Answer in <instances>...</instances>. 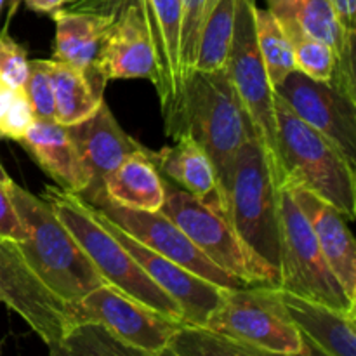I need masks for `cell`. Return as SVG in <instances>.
<instances>
[{
	"label": "cell",
	"mask_w": 356,
	"mask_h": 356,
	"mask_svg": "<svg viewBox=\"0 0 356 356\" xmlns=\"http://www.w3.org/2000/svg\"><path fill=\"white\" fill-rule=\"evenodd\" d=\"M183 131L207 153L218 183L222 209L242 146L256 136L226 68L216 72L191 70L184 82Z\"/></svg>",
	"instance_id": "cell-1"
},
{
	"label": "cell",
	"mask_w": 356,
	"mask_h": 356,
	"mask_svg": "<svg viewBox=\"0 0 356 356\" xmlns=\"http://www.w3.org/2000/svg\"><path fill=\"white\" fill-rule=\"evenodd\" d=\"M280 181L254 136L240 149L228 193L233 232L273 287H280Z\"/></svg>",
	"instance_id": "cell-2"
},
{
	"label": "cell",
	"mask_w": 356,
	"mask_h": 356,
	"mask_svg": "<svg viewBox=\"0 0 356 356\" xmlns=\"http://www.w3.org/2000/svg\"><path fill=\"white\" fill-rule=\"evenodd\" d=\"M9 191L24 228V240L17 242L19 249L38 278L59 299L75 305L106 284L44 197L30 193L14 181Z\"/></svg>",
	"instance_id": "cell-3"
},
{
	"label": "cell",
	"mask_w": 356,
	"mask_h": 356,
	"mask_svg": "<svg viewBox=\"0 0 356 356\" xmlns=\"http://www.w3.org/2000/svg\"><path fill=\"white\" fill-rule=\"evenodd\" d=\"M42 197L51 204L59 221L75 236L108 285L169 318L183 322L179 305L148 277L127 249L104 228L92 207L80 195L70 193L59 186H45Z\"/></svg>",
	"instance_id": "cell-4"
},
{
	"label": "cell",
	"mask_w": 356,
	"mask_h": 356,
	"mask_svg": "<svg viewBox=\"0 0 356 356\" xmlns=\"http://www.w3.org/2000/svg\"><path fill=\"white\" fill-rule=\"evenodd\" d=\"M278 149L285 183L302 184L337 209L356 218L355 165L320 132L301 120L275 94Z\"/></svg>",
	"instance_id": "cell-5"
},
{
	"label": "cell",
	"mask_w": 356,
	"mask_h": 356,
	"mask_svg": "<svg viewBox=\"0 0 356 356\" xmlns=\"http://www.w3.org/2000/svg\"><path fill=\"white\" fill-rule=\"evenodd\" d=\"M207 327L264 355H313L285 313L277 287L266 284L226 289Z\"/></svg>",
	"instance_id": "cell-6"
},
{
	"label": "cell",
	"mask_w": 356,
	"mask_h": 356,
	"mask_svg": "<svg viewBox=\"0 0 356 356\" xmlns=\"http://www.w3.org/2000/svg\"><path fill=\"white\" fill-rule=\"evenodd\" d=\"M256 0H236L235 31L229 47L226 72L240 103L250 118L256 138L263 145L273 172L280 184L285 183L278 149L277 117H275V90L261 58L254 28Z\"/></svg>",
	"instance_id": "cell-7"
},
{
	"label": "cell",
	"mask_w": 356,
	"mask_h": 356,
	"mask_svg": "<svg viewBox=\"0 0 356 356\" xmlns=\"http://www.w3.org/2000/svg\"><path fill=\"white\" fill-rule=\"evenodd\" d=\"M163 177V176H162ZM163 204L160 211L195 243L214 264L235 275L245 284H266L264 271L254 263L233 232L228 214L221 205L188 193L163 177Z\"/></svg>",
	"instance_id": "cell-8"
},
{
	"label": "cell",
	"mask_w": 356,
	"mask_h": 356,
	"mask_svg": "<svg viewBox=\"0 0 356 356\" xmlns=\"http://www.w3.org/2000/svg\"><path fill=\"white\" fill-rule=\"evenodd\" d=\"M280 289L334 308L356 312V305L346 298L327 264L305 212L285 184L280 188Z\"/></svg>",
	"instance_id": "cell-9"
},
{
	"label": "cell",
	"mask_w": 356,
	"mask_h": 356,
	"mask_svg": "<svg viewBox=\"0 0 356 356\" xmlns=\"http://www.w3.org/2000/svg\"><path fill=\"white\" fill-rule=\"evenodd\" d=\"M68 318L70 323L79 320L101 323L138 356L165 355L170 339L183 323L108 284L90 291L75 305H68Z\"/></svg>",
	"instance_id": "cell-10"
},
{
	"label": "cell",
	"mask_w": 356,
	"mask_h": 356,
	"mask_svg": "<svg viewBox=\"0 0 356 356\" xmlns=\"http://www.w3.org/2000/svg\"><path fill=\"white\" fill-rule=\"evenodd\" d=\"M0 302L23 318L56 355L70 327L68 305L38 278L19 243L6 236H0Z\"/></svg>",
	"instance_id": "cell-11"
},
{
	"label": "cell",
	"mask_w": 356,
	"mask_h": 356,
	"mask_svg": "<svg viewBox=\"0 0 356 356\" xmlns=\"http://www.w3.org/2000/svg\"><path fill=\"white\" fill-rule=\"evenodd\" d=\"M87 204L103 212L111 222L120 226L132 238L145 243L160 256L186 268L191 273L205 278L211 284L222 289H238L249 285L212 263L162 211H139V209L124 207L111 202L106 193L97 195Z\"/></svg>",
	"instance_id": "cell-12"
},
{
	"label": "cell",
	"mask_w": 356,
	"mask_h": 356,
	"mask_svg": "<svg viewBox=\"0 0 356 356\" xmlns=\"http://www.w3.org/2000/svg\"><path fill=\"white\" fill-rule=\"evenodd\" d=\"M275 94L305 124L329 139L351 163H356V97L332 82L315 80L299 70L289 73Z\"/></svg>",
	"instance_id": "cell-13"
},
{
	"label": "cell",
	"mask_w": 356,
	"mask_h": 356,
	"mask_svg": "<svg viewBox=\"0 0 356 356\" xmlns=\"http://www.w3.org/2000/svg\"><path fill=\"white\" fill-rule=\"evenodd\" d=\"M92 211L96 218L103 222L104 228L138 261V264L148 273V277L179 305L181 312H183V322L205 325L211 313L221 305L226 289L218 287L205 278L188 271L186 268L179 266L174 261L160 256L159 252L146 247L145 243L138 242L131 235H127L120 226L111 222L96 207H92Z\"/></svg>",
	"instance_id": "cell-14"
},
{
	"label": "cell",
	"mask_w": 356,
	"mask_h": 356,
	"mask_svg": "<svg viewBox=\"0 0 356 356\" xmlns=\"http://www.w3.org/2000/svg\"><path fill=\"white\" fill-rule=\"evenodd\" d=\"M149 40L155 56V86L162 108L165 134H184V79L181 72V0H145Z\"/></svg>",
	"instance_id": "cell-15"
},
{
	"label": "cell",
	"mask_w": 356,
	"mask_h": 356,
	"mask_svg": "<svg viewBox=\"0 0 356 356\" xmlns=\"http://www.w3.org/2000/svg\"><path fill=\"white\" fill-rule=\"evenodd\" d=\"M68 134L79 152L80 160L90 176V184L80 197L86 202L104 193L106 177L127 156L148 149L118 125L106 103H101L96 113L83 122L68 125Z\"/></svg>",
	"instance_id": "cell-16"
},
{
	"label": "cell",
	"mask_w": 356,
	"mask_h": 356,
	"mask_svg": "<svg viewBox=\"0 0 356 356\" xmlns=\"http://www.w3.org/2000/svg\"><path fill=\"white\" fill-rule=\"evenodd\" d=\"M266 9L278 21L298 24L309 37L332 47L337 58L336 75L330 82L356 97L355 37L341 23L329 0H264Z\"/></svg>",
	"instance_id": "cell-17"
},
{
	"label": "cell",
	"mask_w": 356,
	"mask_h": 356,
	"mask_svg": "<svg viewBox=\"0 0 356 356\" xmlns=\"http://www.w3.org/2000/svg\"><path fill=\"white\" fill-rule=\"evenodd\" d=\"M284 184L298 207L305 212L320 250L346 298L356 305V243L346 225L348 219L302 184Z\"/></svg>",
	"instance_id": "cell-18"
},
{
	"label": "cell",
	"mask_w": 356,
	"mask_h": 356,
	"mask_svg": "<svg viewBox=\"0 0 356 356\" xmlns=\"http://www.w3.org/2000/svg\"><path fill=\"white\" fill-rule=\"evenodd\" d=\"M285 313L313 353L356 356V312L334 308L277 287Z\"/></svg>",
	"instance_id": "cell-19"
},
{
	"label": "cell",
	"mask_w": 356,
	"mask_h": 356,
	"mask_svg": "<svg viewBox=\"0 0 356 356\" xmlns=\"http://www.w3.org/2000/svg\"><path fill=\"white\" fill-rule=\"evenodd\" d=\"M56 21V61L66 63L104 92L106 80L97 70V56L110 26V14L101 10L70 7L51 14Z\"/></svg>",
	"instance_id": "cell-20"
},
{
	"label": "cell",
	"mask_w": 356,
	"mask_h": 356,
	"mask_svg": "<svg viewBox=\"0 0 356 356\" xmlns=\"http://www.w3.org/2000/svg\"><path fill=\"white\" fill-rule=\"evenodd\" d=\"M19 143L61 190L80 195L89 188L90 176L80 160L66 125L56 120L35 118Z\"/></svg>",
	"instance_id": "cell-21"
},
{
	"label": "cell",
	"mask_w": 356,
	"mask_h": 356,
	"mask_svg": "<svg viewBox=\"0 0 356 356\" xmlns=\"http://www.w3.org/2000/svg\"><path fill=\"white\" fill-rule=\"evenodd\" d=\"M104 193L111 202L139 211H160L163 204V177L155 163V152L127 156L104 181Z\"/></svg>",
	"instance_id": "cell-22"
},
{
	"label": "cell",
	"mask_w": 356,
	"mask_h": 356,
	"mask_svg": "<svg viewBox=\"0 0 356 356\" xmlns=\"http://www.w3.org/2000/svg\"><path fill=\"white\" fill-rule=\"evenodd\" d=\"M174 141V146L155 152V163L160 174L188 193L221 205L214 169L207 153L188 132L177 136Z\"/></svg>",
	"instance_id": "cell-23"
},
{
	"label": "cell",
	"mask_w": 356,
	"mask_h": 356,
	"mask_svg": "<svg viewBox=\"0 0 356 356\" xmlns=\"http://www.w3.org/2000/svg\"><path fill=\"white\" fill-rule=\"evenodd\" d=\"M52 92H54V118L61 125H75L96 113L103 103V92L89 82L82 72L66 63L49 59Z\"/></svg>",
	"instance_id": "cell-24"
},
{
	"label": "cell",
	"mask_w": 356,
	"mask_h": 356,
	"mask_svg": "<svg viewBox=\"0 0 356 356\" xmlns=\"http://www.w3.org/2000/svg\"><path fill=\"white\" fill-rule=\"evenodd\" d=\"M235 14L236 0H218L202 30L193 70L216 72L226 68L235 31Z\"/></svg>",
	"instance_id": "cell-25"
},
{
	"label": "cell",
	"mask_w": 356,
	"mask_h": 356,
	"mask_svg": "<svg viewBox=\"0 0 356 356\" xmlns=\"http://www.w3.org/2000/svg\"><path fill=\"white\" fill-rule=\"evenodd\" d=\"M254 28L261 58L266 66L271 86H278L285 76L296 70L294 51L280 21L268 9L254 7Z\"/></svg>",
	"instance_id": "cell-26"
},
{
	"label": "cell",
	"mask_w": 356,
	"mask_h": 356,
	"mask_svg": "<svg viewBox=\"0 0 356 356\" xmlns=\"http://www.w3.org/2000/svg\"><path fill=\"white\" fill-rule=\"evenodd\" d=\"M165 355L174 356H259L252 348L218 332L207 325L181 323L170 339Z\"/></svg>",
	"instance_id": "cell-27"
},
{
	"label": "cell",
	"mask_w": 356,
	"mask_h": 356,
	"mask_svg": "<svg viewBox=\"0 0 356 356\" xmlns=\"http://www.w3.org/2000/svg\"><path fill=\"white\" fill-rule=\"evenodd\" d=\"M134 351L122 344L101 323L79 320L70 323L54 356H132Z\"/></svg>",
	"instance_id": "cell-28"
},
{
	"label": "cell",
	"mask_w": 356,
	"mask_h": 356,
	"mask_svg": "<svg viewBox=\"0 0 356 356\" xmlns=\"http://www.w3.org/2000/svg\"><path fill=\"white\" fill-rule=\"evenodd\" d=\"M280 24L292 44L296 70L315 80L330 82L337 70V58L332 47L318 38L309 37L298 24L287 21H280Z\"/></svg>",
	"instance_id": "cell-29"
},
{
	"label": "cell",
	"mask_w": 356,
	"mask_h": 356,
	"mask_svg": "<svg viewBox=\"0 0 356 356\" xmlns=\"http://www.w3.org/2000/svg\"><path fill=\"white\" fill-rule=\"evenodd\" d=\"M216 3L218 0H181L179 59L184 82L188 73L195 68L202 30Z\"/></svg>",
	"instance_id": "cell-30"
},
{
	"label": "cell",
	"mask_w": 356,
	"mask_h": 356,
	"mask_svg": "<svg viewBox=\"0 0 356 356\" xmlns=\"http://www.w3.org/2000/svg\"><path fill=\"white\" fill-rule=\"evenodd\" d=\"M33 120L35 115L23 89L0 79V138L19 141Z\"/></svg>",
	"instance_id": "cell-31"
},
{
	"label": "cell",
	"mask_w": 356,
	"mask_h": 356,
	"mask_svg": "<svg viewBox=\"0 0 356 356\" xmlns=\"http://www.w3.org/2000/svg\"><path fill=\"white\" fill-rule=\"evenodd\" d=\"M23 92L35 118L56 120L54 118V92H52L49 59H33L28 65V76L23 83Z\"/></svg>",
	"instance_id": "cell-32"
},
{
	"label": "cell",
	"mask_w": 356,
	"mask_h": 356,
	"mask_svg": "<svg viewBox=\"0 0 356 356\" xmlns=\"http://www.w3.org/2000/svg\"><path fill=\"white\" fill-rule=\"evenodd\" d=\"M26 51L9 35L0 33V79L14 87L23 89V83L28 76Z\"/></svg>",
	"instance_id": "cell-33"
},
{
	"label": "cell",
	"mask_w": 356,
	"mask_h": 356,
	"mask_svg": "<svg viewBox=\"0 0 356 356\" xmlns=\"http://www.w3.org/2000/svg\"><path fill=\"white\" fill-rule=\"evenodd\" d=\"M10 181L13 179L7 176L3 167L0 165V236H6L14 242H23L24 228L13 204V198H10Z\"/></svg>",
	"instance_id": "cell-34"
},
{
	"label": "cell",
	"mask_w": 356,
	"mask_h": 356,
	"mask_svg": "<svg viewBox=\"0 0 356 356\" xmlns=\"http://www.w3.org/2000/svg\"><path fill=\"white\" fill-rule=\"evenodd\" d=\"M341 23L351 33H356V0H329Z\"/></svg>",
	"instance_id": "cell-35"
},
{
	"label": "cell",
	"mask_w": 356,
	"mask_h": 356,
	"mask_svg": "<svg viewBox=\"0 0 356 356\" xmlns=\"http://www.w3.org/2000/svg\"><path fill=\"white\" fill-rule=\"evenodd\" d=\"M26 3L28 9L35 10V13L42 14H52L58 9L65 7L68 2H73V0H23Z\"/></svg>",
	"instance_id": "cell-36"
},
{
	"label": "cell",
	"mask_w": 356,
	"mask_h": 356,
	"mask_svg": "<svg viewBox=\"0 0 356 356\" xmlns=\"http://www.w3.org/2000/svg\"><path fill=\"white\" fill-rule=\"evenodd\" d=\"M3 2H6V0H0V10H2V7H3Z\"/></svg>",
	"instance_id": "cell-37"
}]
</instances>
